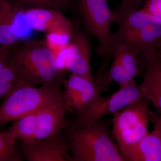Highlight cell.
I'll list each match as a JSON object with an SVG mask.
<instances>
[{
	"mask_svg": "<svg viewBox=\"0 0 161 161\" xmlns=\"http://www.w3.org/2000/svg\"><path fill=\"white\" fill-rule=\"evenodd\" d=\"M25 14L33 30L45 32L47 33L64 31L72 34L74 31V24L58 10L31 8L25 9Z\"/></svg>",
	"mask_w": 161,
	"mask_h": 161,
	"instance_id": "7c38bea8",
	"label": "cell"
},
{
	"mask_svg": "<svg viewBox=\"0 0 161 161\" xmlns=\"http://www.w3.org/2000/svg\"><path fill=\"white\" fill-rule=\"evenodd\" d=\"M72 34L64 31L47 33L45 40L47 46L55 54L68 46Z\"/></svg>",
	"mask_w": 161,
	"mask_h": 161,
	"instance_id": "7402d4cb",
	"label": "cell"
},
{
	"mask_svg": "<svg viewBox=\"0 0 161 161\" xmlns=\"http://www.w3.org/2000/svg\"><path fill=\"white\" fill-rule=\"evenodd\" d=\"M25 9L13 0H0V46L11 49L31 35Z\"/></svg>",
	"mask_w": 161,
	"mask_h": 161,
	"instance_id": "52a82bcc",
	"label": "cell"
},
{
	"mask_svg": "<svg viewBox=\"0 0 161 161\" xmlns=\"http://www.w3.org/2000/svg\"><path fill=\"white\" fill-rule=\"evenodd\" d=\"M125 1V0H122V1Z\"/></svg>",
	"mask_w": 161,
	"mask_h": 161,
	"instance_id": "484cf974",
	"label": "cell"
},
{
	"mask_svg": "<svg viewBox=\"0 0 161 161\" xmlns=\"http://www.w3.org/2000/svg\"><path fill=\"white\" fill-rule=\"evenodd\" d=\"M39 112L26 115L14 121L17 129V139L22 142L30 143L34 142Z\"/></svg>",
	"mask_w": 161,
	"mask_h": 161,
	"instance_id": "d6986e66",
	"label": "cell"
},
{
	"mask_svg": "<svg viewBox=\"0 0 161 161\" xmlns=\"http://www.w3.org/2000/svg\"><path fill=\"white\" fill-rule=\"evenodd\" d=\"M146 0H125L113 11L114 23L118 25L105 47L97 53L103 58L97 73L103 75L116 47L125 45L138 54L161 53V22L139 9Z\"/></svg>",
	"mask_w": 161,
	"mask_h": 161,
	"instance_id": "6da1fadb",
	"label": "cell"
},
{
	"mask_svg": "<svg viewBox=\"0 0 161 161\" xmlns=\"http://www.w3.org/2000/svg\"><path fill=\"white\" fill-rule=\"evenodd\" d=\"M64 91L62 101L67 110L76 112L90 106L101 96L100 88L94 82L71 74L67 80H61Z\"/></svg>",
	"mask_w": 161,
	"mask_h": 161,
	"instance_id": "9c48e42d",
	"label": "cell"
},
{
	"mask_svg": "<svg viewBox=\"0 0 161 161\" xmlns=\"http://www.w3.org/2000/svg\"><path fill=\"white\" fill-rule=\"evenodd\" d=\"M113 62L109 69H107L102 79L100 87L103 92L108 90L112 82L119 85V87L125 86L135 81V78L126 71L119 60L113 58Z\"/></svg>",
	"mask_w": 161,
	"mask_h": 161,
	"instance_id": "e0dca14e",
	"label": "cell"
},
{
	"mask_svg": "<svg viewBox=\"0 0 161 161\" xmlns=\"http://www.w3.org/2000/svg\"><path fill=\"white\" fill-rule=\"evenodd\" d=\"M9 50L0 46V73L9 64Z\"/></svg>",
	"mask_w": 161,
	"mask_h": 161,
	"instance_id": "d4e9b609",
	"label": "cell"
},
{
	"mask_svg": "<svg viewBox=\"0 0 161 161\" xmlns=\"http://www.w3.org/2000/svg\"><path fill=\"white\" fill-rule=\"evenodd\" d=\"M67 142L74 161H127L110 129L101 118L92 125L68 128Z\"/></svg>",
	"mask_w": 161,
	"mask_h": 161,
	"instance_id": "3957f363",
	"label": "cell"
},
{
	"mask_svg": "<svg viewBox=\"0 0 161 161\" xmlns=\"http://www.w3.org/2000/svg\"><path fill=\"white\" fill-rule=\"evenodd\" d=\"M150 102L143 97L113 114L112 135L121 153L148 134Z\"/></svg>",
	"mask_w": 161,
	"mask_h": 161,
	"instance_id": "5b68a950",
	"label": "cell"
},
{
	"mask_svg": "<svg viewBox=\"0 0 161 161\" xmlns=\"http://www.w3.org/2000/svg\"><path fill=\"white\" fill-rule=\"evenodd\" d=\"M74 26L70 42L67 47L65 70L95 83L91 68L89 42L84 34Z\"/></svg>",
	"mask_w": 161,
	"mask_h": 161,
	"instance_id": "8fae6325",
	"label": "cell"
},
{
	"mask_svg": "<svg viewBox=\"0 0 161 161\" xmlns=\"http://www.w3.org/2000/svg\"><path fill=\"white\" fill-rule=\"evenodd\" d=\"M9 65L23 83L35 86L60 84L54 53L45 40H28L9 50Z\"/></svg>",
	"mask_w": 161,
	"mask_h": 161,
	"instance_id": "7a4b0ae2",
	"label": "cell"
},
{
	"mask_svg": "<svg viewBox=\"0 0 161 161\" xmlns=\"http://www.w3.org/2000/svg\"><path fill=\"white\" fill-rule=\"evenodd\" d=\"M127 161H161V141L154 129L122 153Z\"/></svg>",
	"mask_w": 161,
	"mask_h": 161,
	"instance_id": "9a60e30c",
	"label": "cell"
},
{
	"mask_svg": "<svg viewBox=\"0 0 161 161\" xmlns=\"http://www.w3.org/2000/svg\"><path fill=\"white\" fill-rule=\"evenodd\" d=\"M17 125L15 122L12 126L4 132H0V161H21L23 158L16 148Z\"/></svg>",
	"mask_w": 161,
	"mask_h": 161,
	"instance_id": "2e32d148",
	"label": "cell"
},
{
	"mask_svg": "<svg viewBox=\"0 0 161 161\" xmlns=\"http://www.w3.org/2000/svg\"><path fill=\"white\" fill-rule=\"evenodd\" d=\"M112 54L133 78L142 75L143 72L139 64L138 53L135 51L125 45H119L112 50Z\"/></svg>",
	"mask_w": 161,
	"mask_h": 161,
	"instance_id": "ac0fdd59",
	"label": "cell"
},
{
	"mask_svg": "<svg viewBox=\"0 0 161 161\" xmlns=\"http://www.w3.org/2000/svg\"><path fill=\"white\" fill-rule=\"evenodd\" d=\"M150 122H152L154 126V129L157 130L161 141V115L155 113L150 110L149 113Z\"/></svg>",
	"mask_w": 161,
	"mask_h": 161,
	"instance_id": "cb8c5ba5",
	"label": "cell"
},
{
	"mask_svg": "<svg viewBox=\"0 0 161 161\" xmlns=\"http://www.w3.org/2000/svg\"><path fill=\"white\" fill-rule=\"evenodd\" d=\"M78 3L89 31L98 40V53L105 47L111 37L114 13L110 10L107 0H78Z\"/></svg>",
	"mask_w": 161,
	"mask_h": 161,
	"instance_id": "ba28073f",
	"label": "cell"
},
{
	"mask_svg": "<svg viewBox=\"0 0 161 161\" xmlns=\"http://www.w3.org/2000/svg\"><path fill=\"white\" fill-rule=\"evenodd\" d=\"M21 82L14 70L8 64L0 73V99L9 95Z\"/></svg>",
	"mask_w": 161,
	"mask_h": 161,
	"instance_id": "ffe728a7",
	"label": "cell"
},
{
	"mask_svg": "<svg viewBox=\"0 0 161 161\" xmlns=\"http://www.w3.org/2000/svg\"><path fill=\"white\" fill-rule=\"evenodd\" d=\"M145 97L139 85L134 81L128 85L119 87L115 93L106 97L101 96L94 103L76 112L77 120L73 126L92 125L104 115L112 114L130 104Z\"/></svg>",
	"mask_w": 161,
	"mask_h": 161,
	"instance_id": "8992f818",
	"label": "cell"
},
{
	"mask_svg": "<svg viewBox=\"0 0 161 161\" xmlns=\"http://www.w3.org/2000/svg\"><path fill=\"white\" fill-rule=\"evenodd\" d=\"M140 67L144 69L142 81L139 85L142 93L161 115V57L145 60Z\"/></svg>",
	"mask_w": 161,
	"mask_h": 161,
	"instance_id": "5bb4252c",
	"label": "cell"
},
{
	"mask_svg": "<svg viewBox=\"0 0 161 161\" xmlns=\"http://www.w3.org/2000/svg\"><path fill=\"white\" fill-rule=\"evenodd\" d=\"M66 139L60 133L30 143L22 142L20 154L27 161H74Z\"/></svg>",
	"mask_w": 161,
	"mask_h": 161,
	"instance_id": "30bf717a",
	"label": "cell"
},
{
	"mask_svg": "<svg viewBox=\"0 0 161 161\" xmlns=\"http://www.w3.org/2000/svg\"><path fill=\"white\" fill-rule=\"evenodd\" d=\"M66 111L62 100L38 112L34 142L56 135L62 129H65L67 125Z\"/></svg>",
	"mask_w": 161,
	"mask_h": 161,
	"instance_id": "4fadbf2b",
	"label": "cell"
},
{
	"mask_svg": "<svg viewBox=\"0 0 161 161\" xmlns=\"http://www.w3.org/2000/svg\"><path fill=\"white\" fill-rule=\"evenodd\" d=\"M141 9L161 22V0H146Z\"/></svg>",
	"mask_w": 161,
	"mask_h": 161,
	"instance_id": "603a6c76",
	"label": "cell"
},
{
	"mask_svg": "<svg viewBox=\"0 0 161 161\" xmlns=\"http://www.w3.org/2000/svg\"><path fill=\"white\" fill-rule=\"evenodd\" d=\"M62 100L60 84L35 87L22 81L0 106V128Z\"/></svg>",
	"mask_w": 161,
	"mask_h": 161,
	"instance_id": "277c9868",
	"label": "cell"
},
{
	"mask_svg": "<svg viewBox=\"0 0 161 161\" xmlns=\"http://www.w3.org/2000/svg\"><path fill=\"white\" fill-rule=\"evenodd\" d=\"M25 9L43 8L58 10L69 5L72 0H13Z\"/></svg>",
	"mask_w": 161,
	"mask_h": 161,
	"instance_id": "44dd1931",
	"label": "cell"
}]
</instances>
